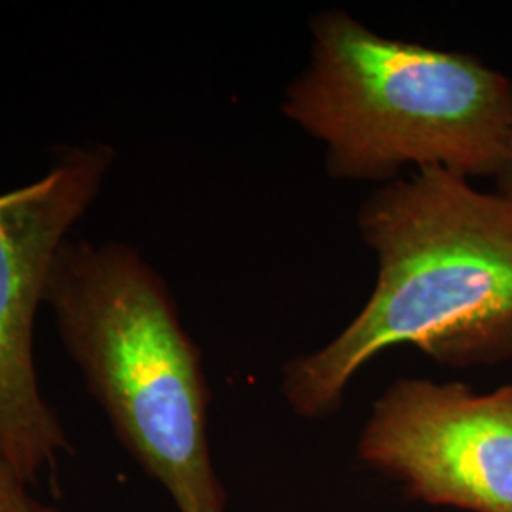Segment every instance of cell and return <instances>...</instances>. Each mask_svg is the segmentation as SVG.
<instances>
[{"mask_svg": "<svg viewBox=\"0 0 512 512\" xmlns=\"http://www.w3.org/2000/svg\"><path fill=\"white\" fill-rule=\"evenodd\" d=\"M357 226L378 260L376 285L336 338L283 368V397L300 418L334 414L385 349L412 346L448 366L511 359V198L427 167L374 190Z\"/></svg>", "mask_w": 512, "mask_h": 512, "instance_id": "1", "label": "cell"}, {"mask_svg": "<svg viewBox=\"0 0 512 512\" xmlns=\"http://www.w3.org/2000/svg\"><path fill=\"white\" fill-rule=\"evenodd\" d=\"M308 67L281 112L325 145L336 181L391 183L404 167L497 177L512 139V78L463 52L382 37L344 10L310 21Z\"/></svg>", "mask_w": 512, "mask_h": 512, "instance_id": "2", "label": "cell"}, {"mask_svg": "<svg viewBox=\"0 0 512 512\" xmlns=\"http://www.w3.org/2000/svg\"><path fill=\"white\" fill-rule=\"evenodd\" d=\"M42 304L116 437L177 512H226L202 355L164 277L126 243L67 239Z\"/></svg>", "mask_w": 512, "mask_h": 512, "instance_id": "3", "label": "cell"}, {"mask_svg": "<svg viewBox=\"0 0 512 512\" xmlns=\"http://www.w3.org/2000/svg\"><path fill=\"white\" fill-rule=\"evenodd\" d=\"M112 164L107 145L63 148L37 181L0 194V456L29 484L69 450L38 384L37 311L57 251Z\"/></svg>", "mask_w": 512, "mask_h": 512, "instance_id": "4", "label": "cell"}, {"mask_svg": "<svg viewBox=\"0 0 512 512\" xmlns=\"http://www.w3.org/2000/svg\"><path fill=\"white\" fill-rule=\"evenodd\" d=\"M359 458L410 497L467 512H512V384L399 378L374 403Z\"/></svg>", "mask_w": 512, "mask_h": 512, "instance_id": "5", "label": "cell"}, {"mask_svg": "<svg viewBox=\"0 0 512 512\" xmlns=\"http://www.w3.org/2000/svg\"><path fill=\"white\" fill-rule=\"evenodd\" d=\"M0 512L63 511L31 494L29 482L0 456Z\"/></svg>", "mask_w": 512, "mask_h": 512, "instance_id": "6", "label": "cell"}, {"mask_svg": "<svg viewBox=\"0 0 512 512\" xmlns=\"http://www.w3.org/2000/svg\"><path fill=\"white\" fill-rule=\"evenodd\" d=\"M495 181H497V192L512 200V139L511 145H509V152H507V158H505V164L501 167L499 175L495 177Z\"/></svg>", "mask_w": 512, "mask_h": 512, "instance_id": "7", "label": "cell"}]
</instances>
